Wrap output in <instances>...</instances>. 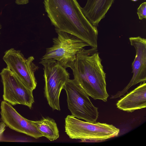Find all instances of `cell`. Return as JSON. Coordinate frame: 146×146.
<instances>
[{"mask_svg": "<svg viewBox=\"0 0 146 146\" xmlns=\"http://www.w3.org/2000/svg\"><path fill=\"white\" fill-rule=\"evenodd\" d=\"M73 71L76 83L94 100L104 102L109 95L106 88V74L97 48H83L77 53Z\"/></svg>", "mask_w": 146, "mask_h": 146, "instance_id": "obj_2", "label": "cell"}, {"mask_svg": "<svg viewBox=\"0 0 146 146\" xmlns=\"http://www.w3.org/2000/svg\"><path fill=\"white\" fill-rule=\"evenodd\" d=\"M129 39L136 51L135 57L132 64L133 75L127 85L122 91L111 96V99L120 98L131 86L146 81V39L139 36L130 37Z\"/></svg>", "mask_w": 146, "mask_h": 146, "instance_id": "obj_9", "label": "cell"}, {"mask_svg": "<svg viewBox=\"0 0 146 146\" xmlns=\"http://www.w3.org/2000/svg\"><path fill=\"white\" fill-rule=\"evenodd\" d=\"M133 1H136L138 0H131Z\"/></svg>", "mask_w": 146, "mask_h": 146, "instance_id": "obj_18", "label": "cell"}, {"mask_svg": "<svg viewBox=\"0 0 146 146\" xmlns=\"http://www.w3.org/2000/svg\"></svg>", "mask_w": 146, "mask_h": 146, "instance_id": "obj_19", "label": "cell"}, {"mask_svg": "<svg viewBox=\"0 0 146 146\" xmlns=\"http://www.w3.org/2000/svg\"><path fill=\"white\" fill-rule=\"evenodd\" d=\"M137 14L139 18L141 20L146 19V2L142 3L137 9Z\"/></svg>", "mask_w": 146, "mask_h": 146, "instance_id": "obj_14", "label": "cell"}, {"mask_svg": "<svg viewBox=\"0 0 146 146\" xmlns=\"http://www.w3.org/2000/svg\"><path fill=\"white\" fill-rule=\"evenodd\" d=\"M0 75L3 86L4 100L12 105L21 104L31 109L34 102L33 90L7 67L2 70Z\"/></svg>", "mask_w": 146, "mask_h": 146, "instance_id": "obj_7", "label": "cell"}, {"mask_svg": "<svg viewBox=\"0 0 146 146\" xmlns=\"http://www.w3.org/2000/svg\"><path fill=\"white\" fill-rule=\"evenodd\" d=\"M63 89L66 93L68 108L72 115L87 122H96L99 116L98 108L94 106L89 96L74 79L68 80Z\"/></svg>", "mask_w": 146, "mask_h": 146, "instance_id": "obj_6", "label": "cell"}, {"mask_svg": "<svg viewBox=\"0 0 146 146\" xmlns=\"http://www.w3.org/2000/svg\"><path fill=\"white\" fill-rule=\"evenodd\" d=\"M2 28V25L1 23H0V30Z\"/></svg>", "mask_w": 146, "mask_h": 146, "instance_id": "obj_17", "label": "cell"}, {"mask_svg": "<svg viewBox=\"0 0 146 146\" xmlns=\"http://www.w3.org/2000/svg\"><path fill=\"white\" fill-rule=\"evenodd\" d=\"M43 66L44 94L49 106L60 111L59 97L70 74L58 62L52 59L40 61Z\"/></svg>", "mask_w": 146, "mask_h": 146, "instance_id": "obj_5", "label": "cell"}, {"mask_svg": "<svg viewBox=\"0 0 146 146\" xmlns=\"http://www.w3.org/2000/svg\"><path fill=\"white\" fill-rule=\"evenodd\" d=\"M3 60L9 69L28 88L33 90L37 85L35 73L38 67L33 62V56L25 58L20 50L11 48L6 51Z\"/></svg>", "mask_w": 146, "mask_h": 146, "instance_id": "obj_8", "label": "cell"}, {"mask_svg": "<svg viewBox=\"0 0 146 146\" xmlns=\"http://www.w3.org/2000/svg\"><path fill=\"white\" fill-rule=\"evenodd\" d=\"M117 108L128 112L145 108L146 107V83L140 85L121 98L116 104Z\"/></svg>", "mask_w": 146, "mask_h": 146, "instance_id": "obj_11", "label": "cell"}, {"mask_svg": "<svg viewBox=\"0 0 146 146\" xmlns=\"http://www.w3.org/2000/svg\"><path fill=\"white\" fill-rule=\"evenodd\" d=\"M114 0H87L82 12L89 21L97 27L105 16Z\"/></svg>", "mask_w": 146, "mask_h": 146, "instance_id": "obj_12", "label": "cell"}, {"mask_svg": "<svg viewBox=\"0 0 146 146\" xmlns=\"http://www.w3.org/2000/svg\"><path fill=\"white\" fill-rule=\"evenodd\" d=\"M56 32L58 36L53 39V45L46 49L40 60L52 59L65 68H70L72 70L78 53L89 45L71 34L63 31Z\"/></svg>", "mask_w": 146, "mask_h": 146, "instance_id": "obj_4", "label": "cell"}, {"mask_svg": "<svg viewBox=\"0 0 146 146\" xmlns=\"http://www.w3.org/2000/svg\"><path fill=\"white\" fill-rule=\"evenodd\" d=\"M31 121L43 136L50 141H54L59 137V130L57 124L53 119L46 117L40 120Z\"/></svg>", "mask_w": 146, "mask_h": 146, "instance_id": "obj_13", "label": "cell"}, {"mask_svg": "<svg viewBox=\"0 0 146 146\" xmlns=\"http://www.w3.org/2000/svg\"><path fill=\"white\" fill-rule=\"evenodd\" d=\"M65 132L72 139L82 142H99L117 137L119 129L113 125L84 121L72 115L65 118Z\"/></svg>", "mask_w": 146, "mask_h": 146, "instance_id": "obj_3", "label": "cell"}, {"mask_svg": "<svg viewBox=\"0 0 146 146\" xmlns=\"http://www.w3.org/2000/svg\"><path fill=\"white\" fill-rule=\"evenodd\" d=\"M1 109V120L11 129L36 139L43 137L31 121L21 115L9 103L2 101Z\"/></svg>", "mask_w": 146, "mask_h": 146, "instance_id": "obj_10", "label": "cell"}, {"mask_svg": "<svg viewBox=\"0 0 146 146\" xmlns=\"http://www.w3.org/2000/svg\"><path fill=\"white\" fill-rule=\"evenodd\" d=\"M29 0H15V3L17 5H25L29 2Z\"/></svg>", "mask_w": 146, "mask_h": 146, "instance_id": "obj_16", "label": "cell"}, {"mask_svg": "<svg viewBox=\"0 0 146 146\" xmlns=\"http://www.w3.org/2000/svg\"><path fill=\"white\" fill-rule=\"evenodd\" d=\"M6 125L4 122L1 121L0 122V141L3 138L4 131L5 129Z\"/></svg>", "mask_w": 146, "mask_h": 146, "instance_id": "obj_15", "label": "cell"}, {"mask_svg": "<svg viewBox=\"0 0 146 146\" xmlns=\"http://www.w3.org/2000/svg\"><path fill=\"white\" fill-rule=\"evenodd\" d=\"M43 3L56 32L71 34L97 48V27L85 16L77 0H44Z\"/></svg>", "mask_w": 146, "mask_h": 146, "instance_id": "obj_1", "label": "cell"}]
</instances>
